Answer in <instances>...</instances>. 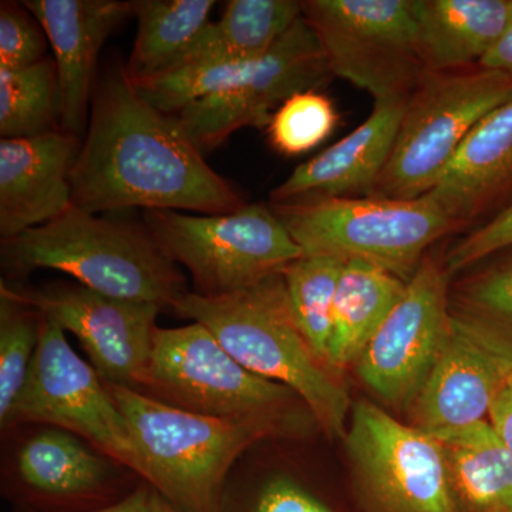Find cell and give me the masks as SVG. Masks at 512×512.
<instances>
[{
	"label": "cell",
	"instance_id": "cb8c5ba5",
	"mask_svg": "<svg viewBox=\"0 0 512 512\" xmlns=\"http://www.w3.org/2000/svg\"><path fill=\"white\" fill-rule=\"evenodd\" d=\"M301 16V2L295 0H229L222 18L205 26L175 67L210 60L255 62Z\"/></svg>",
	"mask_w": 512,
	"mask_h": 512
},
{
	"label": "cell",
	"instance_id": "f546056e",
	"mask_svg": "<svg viewBox=\"0 0 512 512\" xmlns=\"http://www.w3.org/2000/svg\"><path fill=\"white\" fill-rule=\"evenodd\" d=\"M338 123V110L329 96L308 90L295 94L275 111L266 136L269 146L281 156H302L325 143Z\"/></svg>",
	"mask_w": 512,
	"mask_h": 512
},
{
	"label": "cell",
	"instance_id": "7a4b0ae2",
	"mask_svg": "<svg viewBox=\"0 0 512 512\" xmlns=\"http://www.w3.org/2000/svg\"><path fill=\"white\" fill-rule=\"evenodd\" d=\"M173 311L204 325L249 372L289 387L320 429L345 439L353 407L349 394L303 339L281 272L214 298L188 291Z\"/></svg>",
	"mask_w": 512,
	"mask_h": 512
},
{
	"label": "cell",
	"instance_id": "277c9868",
	"mask_svg": "<svg viewBox=\"0 0 512 512\" xmlns=\"http://www.w3.org/2000/svg\"><path fill=\"white\" fill-rule=\"evenodd\" d=\"M106 383L136 448L138 476L185 512H221L235 463L258 441L284 437L271 424L185 412Z\"/></svg>",
	"mask_w": 512,
	"mask_h": 512
},
{
	"label": "cell",
	"instance_id": "6da1fadb",
	"mask_svg": "<svg viewBox=\"0 0 512 512\" xmlns=\"http://www.w3.org/2000/svg\"><path fill=\"white\" fill-rule=\"evenodd\" d=\"M70 184L74 207L93 214L143 208L224 215L247 205L212 170L177 116L141 96L121 63L94 87Z\"/></svg>",
	"mask_w": 512,
	"mask_h": 512
},
{
	"label": "cell",
	"instance_id": "e0dca14e",
	"mask_svg": "<svg viewBox=\"0 0 512 512\" xmlns=\"http://www.w3.org/2000/svg\"><path fill=\"white\" fill-rule=\"evenodd\" d=\"M82 138L63 130L0 140V237L8 241L73 205L70 177Z\"/></svg>",
	"mask_w": 512,
	"mask_h": 512
},
{
	"label": "cell",
	"instance_id": "d4e9b609",
	"mask_svg": "<svg viewBox=\"0 0 512 512\" xmlns=\"http://www.w3.org/2000/svg\"><path fill=\"white\" fill-rule=\"evenodd\" d=\"M214 0H137V36L124 64L133 84L173 70L211 22Z\"/></svg>",
	"mask_w": 512,
	"mask_h": 512
},
{
	"label": "cell",
	"instance_id": "30bf717a",
	"mask_svg": "<svg viewBox=\"0 0 512 512\" xmlns=\"http://www.w3.org/2000/svg\"><path fill=\"white\" fill-rule=\"evenodd\" d=\"M40 315L32 369L2 429L40 424L70 431L138 476L136 448L106 383L74 352L59 323Z\"/></svg>",
	"mask_w": 512,
	"mask_h": 512
},
{
	"label": "cell",
	"instance_id": "f1b7e54d",
	"mask_svg": "<svg viewBox=\"0 0 512 512\" xmlns=\"http://www.w3.org/2000/svg\"><path fill=\"white\" fill-rule=\"evenodd\" d=\"M252 63L210 60L181 64L163 76L134 86L157 110L175 116L191 104L229 89Z\"/></svg>",
	"mask_w": 512,
	"mask_h": 512
},
{
	"label": "cell",
	"instance_id": "9a60e30c",
	"mask_svg": "<svg viewBox=\"0 0 512 512\" xmlns=\"http://www.w3.org/2000/svg\"><path fill=\"white\" fill-rule=\"evenodd\" d=\"M512 379V336L451 309L446 343L414 400V426L436 431L485 420Z\"/></svg>",
	"mask_w": 512,
	"mask_h": 512
},
{
	"label": "cell",
	"instance_id": "83f0119b",
	"mask_svg": "<svg viewBox=\"0 0 512 512\" xmlns=\"http://www.w3.org/2000/svg\"><path fill=\"white\" fill-rule=\"evenodd\" d=\"M40 315L0 293V426L28 380L40 336Z\"/></svg>",
	"mask_w": 512,
	"mask_h": 512
},
{
	"label": "cell",
	"instance_id": "d6986e66",
	"mask_svg": "<svg viewBox=\"0 0 512 512\" xmlns=\"http://www.w3.org/2000/svg\"><path fill=\"white\" fill-rule=\"evenodd\" d=\"M406 103H375L365 123L295 168L271 192V204L372 195L392 153Z\"/></svg>",
	"mask_w": 512,
	"mask_h": 512
},
{
	"label": "cell",
	"instance_id": "603a6c76",
	"mask_svg": "<svg viewBox=\"0 0 512 512\" xmlns=\"http://www.w3.org/2000/svg\"><path fill=\"white\" fill-rule=\"evenodd\" d=\"M406 284L375 265L346 262L333 303L328 349V367L333 375L356 365L363 350L402 299Z\"/></svg>",
	"mask_w": 512,
	"mask_h": 512
},
{
	"label": "cell",
	"instance_id": "4316f807",
	"mask_svg": "<svg viewBox=\"0 0 512 512\" xmlns=\"http://www.w3.org/2000/svg\"><path fill=\"white\" fill-rule=\"evenodd\" d=\"M345 264L323 256H301L281 271L296 325L313 356L326 369L333 303Z\"/></svg>",
	"mask_w": 512,
	"mask_h": 512
},
{
	"label": "cell",
	"instance_id": "7402d4cb",
	"mask_svg": "<svg viewBox=\"0 0 512 512\" xmlns=\"http://www.w3.org/2000/svg\"><path fill=\"white\" fill-rule=\"evenodd\" d=\"M429 434L443 447L456 512H512V453L490 421Z\"/></svg>",
	"mask_w": 512,
	"mask_h": 512
},
{
	"label": "cell",
	"instance_id": "3957f363",
	"mask_svg": "<svg viewBox=\"0 0 512 512\" xmlns=\"http://www.w3.org/2000/svg\"><path fill=\"white\" fill-rule=\"evenodd\" d=\"M2 262L15 275L53 269L94 292L173 309L185 278L147 225L97 217L72 205L55 220L2 241Z\"/></svg>",
	"mask_w": 512,
	"mask_h": 512
},
{
	"label": "cell",
	"instance_id": "2e32d148",
	"mask_svg": "<svg viewBox=\"0 0 512 512\" xmlns=\"http://www.w3.org/2000/svg\"><path fill=\"white\" fill-rule=\"evenodd\" d=\"M45 29L62 90V130L86 136L100 50L111 33L134 15L124 0H25Z\"/></svg>",
	"mask_w": 512,
	"mask_h": 512
},
{
	"label": "cell",
	"instance_id": "5b68a950",
	"mask_svg": "<svg viewBox=\"0 0 512 512\" xmlns=\"http://www.w3.org/2000/svg\"><path fill=\"white\" fill-rule=\"evenodd\" d=\"M138 393L202 416L271 424L284 436L316 423L298 394L249 372L197 322L156 329Z\"/></svg>",
	"mask_w": 512,
	"mask_h": 512
},
{
	"label": "cell",
	"instance_id": "4dcf8cb0",
	"mask_svg": "<svg viewBox=\"0 0 512 512\" xmlns=\"http://www.w3.org/2000/svg\"><path fill=\"white\" fill-rule=\"evenodd\" d=\"M457 289L453 311L467 313L512 336V245L487 256Z\"/></svg>",
	"mask_w": 512,
	"mask_h": 512
},
{
	"label": "cell",
	"instance_id": "8fae6325",
	"mask_svg": "<svg viewBox=\"0 0 512 512\" xmlns=\"http://www.w3.org/2000/svg\"><path fill=\"white\" fill-rule=\"evenodd\" d=\"M345 440L377 512H456L443 447L427 431L362 400L353 404Z\"/></svg>",
	"mask_w": 512,
	"mask_h": 512
},
{
	"label": "cell",
	"instance_id": "8d00e7d4",
	"mask_svg": "<svg viewBox=\"0 0 512 512\" xmlns=\"http://www.w3.org/2000/svg\"><path fill=\"white\" fill-rule=\"evenodd\" d=\"M478 66L488 70L512 73V20L503 36L495 43L493 49L481 59Z\"/></svg>",
	"mask_w": 512,
	"mask_h": 512
},
{
	"label": "cell",
	"instance_id": "1f68e13d",
	"mask_svg": "<svg viewBox=\"0 0 512 512\" xmlns=\"http://www.w3.org/2000/svg\"><path fill=\"white\" fill-rule=\"evenodd\" d=\"M45 29L23 3H0V69L18 70L47 56Z\"/></svg>",
	"mask_w": 512,
	"mask_h": 512
},
{
	"label": "cell",
	"instance_id": "4fadbf2b",
	"mask_svg": "<svg viewBox=\"0 0 512 512\" xmlns=\"http://www.w3.org/2000/svg\"><path fill=\"white\" fill-rule=\"evenodd\" d=\"M450 279L427 255L357 360V376L383 402L412 406L429 379L450 329Z\"/></svg>",
	"mask_w": 512,
	"mask_h": 512
},
{
	"label": "cell",
	"instance_id": "8992f818",
	"mask_svg": "<svg viewBox=\"0 0 512 512\" xmlns=\"http://www.w3.org/2000/svg\"><path fill=\"white\" fill-rule=\"evenodd\" d=\"M302 256L360 261L409 282L427 249L456 222L430 197L389 200L369 195L269 205Z\"/></svg>",
	"mask_w": 512,
	"mask_h": 512
},
{
	"label": "cell",
	"instance_id": "e575fe53",
	"mask_svg": "<svg viewBox=\"0 0 512 512\" xmlns=\"http://www.w3.org/2000/svg\"><path fill=\"white\" fill-rule=\"evenodd\" d=\"M82 512H185L177 505L165 498L157 488L143 481L140 487L131 491L123 500L107 505V507L96 508V510Z\"/></svg>",
	"mask_w": 512,
	"mask_h": 512
},
{
	"label": "cell",
	"instance_id": "ac0fdd59",
	"mask_svg": "<svg viewBox=\"0 0 512 512\" xmlns=\"http://www.w3.org/2000/svg\"><path fill=\"white\" fill-rule=\"evenodd\" d=\"M427 197L460 231H473L511 207L512 100L473 128Z\"/></svg>",
	"mask_w": 512,
	"mask_h": 512
},
{
	"label": "cell",
	"instance_id": "9c48e42d",
	"mask_svg": "<svg viewBox=\"0 0 512 512\" xmlns=\"http://www.w3.org/2000/svg\"><path fill=\"white\" fill-rule=\"evenodd\" d=\"M333 76L375 103L406 101L426 76L414 0H303Z\"/></svg>",
	"mask_w": 512,
	"mask_h": 512
},
{
	"label": "cell",
	"instance_id": "d6a6232c",
	"mask_svg": "<svg viewBox=\"0 0 512 512\" xmlns=\"http://www.w3.org/2000/svg\"><path fill=\"white\" fill-rule=\"evenodd\" d=\"M512 245V205L494 220L468 232L447 252L444 265L454 276Z\"/></svg>",
	"mask_w": 512,
	"mask_h": 512
},
{
	"label": "cell",
	"instance_id": "836d02e7",
	"mask_svg": "<svg viewBox=\"0 0 512 512\" xmlns=\"http://www.w3.org/2000/svg\"><path fill=\"white\" fill-rule=\"evenodd\" d=\"M242 512H332L305 485L291 476L276 474L256 490Z\"/></svg>",
	"mask_w": 512,
	"mask_h": 512
},
{
	"label": "cell",
	"instance_id": "5bb4252c",
	"mask_svg": "<svg viewBox=\"0 0 512 512\" xmlns=\"http://www.w3.org/2000/svg\"><path fill=\"white\" fill-rule=\"evenodd\" d=\"M0 293L32 306L72 333L104 382L140 389L150 363L160 306L94 292L80 284L13 288Z\"/></svg>",
	"mask_w": 512,
	"mask_h": 512
},
{
	"label": "cell",
	"instance_id": "52a82bcc",
	"mask_svg": "<svg viewBox=\"0 0 512 512\" xmlns=\"http://www.w3.org/2000/svg\"><path fill=\"white\" fill-rule=\"evenodd\" d=\"M510 100L512 73L478 64L427 72L407 100L373 197L416 200L429 194L473 128Z\"/></svg>",
	"mask_w": 512,
	"mask_h": 512
},
{
	"label": "cell",
	"instance_id": "ba28073f",
	"mask_svg": "<svg viewBox=\"0 0 512 512\" xmlns=\"http://www.w3.org/2000/svg\"><path fill=\"white\" fill-rule=\"evenodd\" d=\"M144 224L174 264L184 266L201 296L227 295L278 274L302 252L261 204L224 215L144 211Z\"/></svg>",
	"mask_w": 512,
	"mask_h": 512
},
{
	"label": "cell",
	"instance_id": "d590c367",
	"mask_svg": "<svg viewBox=\"0 0 512 512\" xmlns=\"http://www.w3.org/2000/svg\"><path fill=\"white\" fill-rule=\"evenodd\" d=\"M488 421L512 453V379L494 400Z\"/></svg>",
	"mask_w": 512,
	"mask_h": 512
},
{
	"label": "cell",
	"instance_id": "44dd1931",
	"mask_svg": "<svg viewBox=\"0 0 512 512\" xmlns=\"http://www.w3.org/2000/svg\"><path fill=\"white\" fill-rule=\"evenodd\" d=\"M421 56L429 72L474 66L503 36L512 0H414Z\"/></svg>",
	"mask_w": 512,
	"mask_h": 512
},
{
	"label": "cell",
	"instance_id": "484cf974",
	"mask_svg": "<svg viewBox=\"0 0 512 512\" xmlns=\"http://www.w3.org/2000/svg\"><path fill=\"white\" fill-rule=\"evenodd\" d=\"M62 130V90L55 59L0 69V136L28 138Z\"/></svg>",
	"mask_w": 512,
	"mask_h": 512
},
{
	"label": "cell",
	"instance_id": "ffe728a7",
	"mask_svg": "<svg viewBox=\"0 0 512 512\" xmlns=\"http://www.w3.org/2000/svg\"><path fill=\"white\" fill-rule=\"evenodd\" d=\"M15 471L30 493L47 500H87L107 490L124 467L70 431L43 426L20 443Z\"/></svg>",
	"mask_w": 512,
	"mask_h": 512
},
{
	"label": "cell",
	"instance_id": "7c38bea8",
	"mask_svg": "<svg viewBox=\"0 0 512 512\" xmlns=\"http://www.w3.org/2000/svg\"><path fill=\"white\" fill-rule=\"evenodd\" d=\"M333 77L318 37L301 16L237 83L175 116L192 144L204 154L241 128L268 127L286 100L319 90Z\"/></svg>",
	"mask_w": 512,
	"mask_h": 512
}]
</instances>
